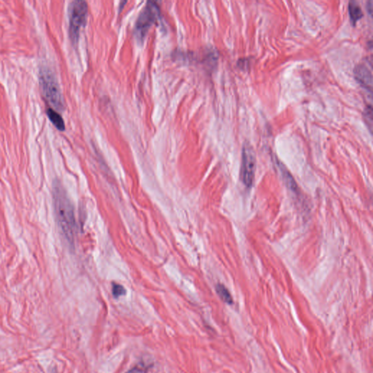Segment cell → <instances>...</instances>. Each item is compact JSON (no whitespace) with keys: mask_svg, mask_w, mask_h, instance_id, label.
<instances>
[{"mask_svg":"<svg viewBox=\"0 0 373 373\" xmlns=\"http://www.w3.org/2000/svg\"><path fill=\"white\" fill-rule=\"evenodd\" d=\"M53 200L55 216L64 237L71 247H74L77 223L74 206L65 187L59 180L53 184Z\"/></svg>","mask_w":373,"mask_h":373,"instance_id":"cell-1","label":"cell"},{"mask_svg":"<svg viewBox=\"0 0 373 373\" xmlns=\"http://www.w3.org/2000/svg\"><path fill=\"white\" fill-rule=\"evenodd\" d=\"M39 85L42 95L48 103L57 110H63V95L57 78L49 68H42L39 71Z\"/></svg>","mask_w":373,"mask_h":373,"instance_id":"cell-2","label":"cell"},{"mask_svg":"<svg viewBox=\"0 0 373 373\" xmlns=\"http://www.w3.org/2000/svg\"><path fill=\"white\" fill-rule=\"evenodd\" d=\"M88 4L86 1L76 0L71 1L68 8L69 26L68 33L71 42L74 45L78 42L80 30L84 27L88 18Z\"/></svg>","mask_w":373,"mask_h":373,"instance_id":"cell-3","label":"cell"},{"mask_svg":"<svg viewBox=\"0 0 373 373\" xmlns=\"http://www.w3.org/2000/svg\"><path fill=\"white\" fill-rule=\"evenodd\" d=\"M161 8L157 1H148L137 18L135 25V36L138 41L144 40L149 30L158 21Z\"/></svg>","mask_w":373,"mask_h":373,"instance_id":"cell-4","label":"cell"},{"mask_svg":"<svg viewBox=\"0 0 373 373\" xmlns=\"http://www.w3.org/2000/svg\"><path fill=\"white\" fill-rule=\"evenodd\" d=\"M256 170L255 153L252 146L245 144L242 150L240 180L246 187H252L255 179Z\"/></svg>","mask_w":373,"mask_h":373,"instance_id":"cell-5","label":"cell"},{"mask_svg":"<svg viewBox=\"0 0 373 373\" xmlns=\"http://www.w3.org/2000/svg\"><path fill=\"white\" fill-rule=\"evenodd\" d=\"M354 76L356 81L360 84L362 88L372 93L373 75L371 68H368L366 64H359L354 68Z\"/></svg>","mask_w":373,"mask_h":373,"instance_id":"cell-6","label":"cell"},{"mask_svg":"<svg viewBox=\"0 0 373 373\" xmlns=\"http://www.w3.org/2000/svg\"><path fill=\"white\" fill-rule=\"evenodd\" d=\"M46 113L53 126L58 130L60 131V132H64L65 130V121H64V119L62 118L59 112H56L53 108H48L47 109Z\"/></svg>","mask_w":373,"mask_h":373,"instance_id":"cell-7","label":"cell"},{"mask_svg":"<svg viewBox=\"0 0 373 373\" xmlns=\"http://www.w3.org/2000/svg\"><path fill=\"white\" fill-rule=\"evenodd\" d=\"M348 12L350 20L353 25H356V23L363 17L362 8L356 1H352L348 3Z\"/></svg>","mask_w":373,"mask_h":373,"instance_id":"cell-8","label":"cell"},{"mask_svg":"<svg viewBox=\"0 0 373 373\" xmlns=\"http://www.w3.org/2000/svg\"><path fill=\"white\" fill-rule=\"evenodd\" d=\"M278 168H279L280 171L281 172L282 174L283 179L285 182L286 185L288 187V188L290 189V190H292L293 192H296L298 187H297L296 183H295V180H294L293 177L292 175L289 173L288 170L284 166L281 165V164H278Z\"/></svg>","mask_w":373,"mask_h":373,"instance_id":"cell-9","label":"cell"},{"mask_svg":"<svg viewBox=\"0 0 373 373\" xmlns=\"http://www.w3.org/2000/svg\"><path fill=\"white\" fill-rule=\"evenodd\" d=\"M216 291H217L219 296H220V298L224 302L230 304V305L233 304L234 301H233L232 296H231L229 291H228V289L225 286L220 284H217V287H216Z\"/></svg>","mask_w":373,"mask_h":373,"instance_id":"cell-10","label":"cell"},{"mask_svg":"<svg viewBox=\"0 0 373 373\" xmlns=\"http://www.w3.org/2000/svg\"><path fill=\"white\" fill-rule=\"evenodd\" d=\"M126 291L123 286L120 284H115L114 283L112 284V295L115 298H118L119 297L123 296L126 295Z\"/></svg>","mask_w":373,"mask_h":373,"instance_id":"cell-11","label":"cell"},{"mask_svg":"<svg viewBox=\"0 0 373 373\" xmlns=\"http://www.w3.org/2000/svg\"><path fill=\"white\" fill-rule=\"evenodd\" d=\"M148 365H146L145 364L140 363L136 366L134 367L130 371H128L126 373H147L149 370Z\"/></svg>","mask_w":373,"mask_h":373,"instance_id":"cell-12","label":"cell"},{"mask_svg":"<svg viewBox=\"0 0 373 373\" xmlns=\"http://www.w3.org/2000/svg\"><path fill=\"white\" fill-rule=\"evenodd\" d=\"M364 117H365V120H366V123H368V126H369V129H372V122H373V109L372 106H368V107L365 109L364 112Z\"/></svg>","mask_w":373,"mask_h":373,"instance_id":"cell-13","label":"cell"},{"mask_svg":"<svg viewBox=\"0 0 373 373\" xmlns=\"http://www.w3.org/2000/svg\"><path fill=\"white\" fill-rule=\"evenodd\" d=\"M367 10L369 12L370 14H372L373 13V1H370L367 3Z\"/></svg>","mask_w":373,"mask_h":373,"instance_id":"cell-14","label":"cell"}]
</instances>
